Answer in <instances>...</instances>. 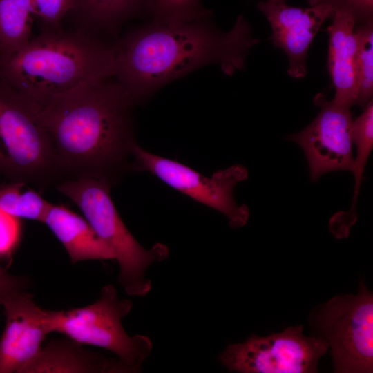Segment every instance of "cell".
<instances>
[{
	"label": "cell",
	"mask_w": 373,
	"mask_h": 373,
	"mask_svg": "<svg viewBox=\"0 0 373 373\" xmlns=\"http://www.w3.org/2000/svg\"><path fill=\"white\" fill-rule=\"evenodd\" d=\"M134 103L111 77L35 104L64 180L88 177L114 184L135 144Z\"/></svg>",
	"instance_id": "6da1fadb"
},
{
	"label": "cell",
	"mask_w": 373,
	"mask_h": 373,
	"mask_svg": "<svg viewBox=\"0 0 373 373\" xmlns=\"http://www.w3.org/2000/svg\"><path fill=\"white\" fill-rule=\"evenodd\" d=\"M258 42L242 15L227 32L204 19L179 24L154 22L115 44L114 77L136 102L208 64H218L232 75L245 68L249 49Z\"/></svg>",
	"instance_id": "7a4b0ae2"
},
{
	"label": "cell",
	"mask_w": 373,
	"mask_h": 373,
	"mask_svg": "<svg viewBox=\"0 0 373 373\" xmlns=\"http://www.w3.org/2000/svg\"><path fill=\"white\" fill-rule=\"evenodd\" d=\"M115 44L78 29L44 30L0 58V77L37 106L79 87L114 77Z\"/></svg>",
	"instance_id": "3957f363"
},
{
	"label": "cell",
	"mask_w": 373,
	"mask_h": 373,
	"mask_svg": "<svg viewBox=\"0 0 373 373\" xmlns=\"http://www.w3.org/2000/svg\"><path fill=\"white\" fill-rule=\"evenodd\" d=\"M108 182L94 178H68L55 186L75 204L99 237L113 251L119 267L118 280L129 296H144L151 289L146 271L169 256L162 243L143 247L128 229L111 199Z\"/></svg>",
	"instance_id": "277c9868"
},
{
	"label": "cell",
	"mask_w": 373,
	"mask_h": 373,
	"mask_svg": "<svg viewBox=\"0 0 373 373\" xmlns=\"http://www.w3.org/2000/svg\"><path fill=\"white\" fill-rule=\"evenodd\" d=\"M62 180L37 106L0 77V182L44 189Z\"/></svg>",
	"instance_id": "5b68a950"
},
{
	"label": "cell",
	"mask_w": 373,
	"mask_h": 373,
	"mask_svg": "<svg viewBox=\"0 0 373 373\" xmlns=\"http://www.w3.org/2000/svg\"><path fill=\"white\" fill-rule=\"evenodd\" d=\"M132 307L130 300L119 298L114 286L107 285L95 303L59 310L54 332L82 345L108 350L117 356L125 373L137 372L150 355L152 343L146 336H130L125 331L122 321Z\"/></svg>",
	"instance_id": "8992f818"
},
{
	"label": "cell",
	"mask_w": 373,
	"mask_h": 373,
	"mask_svg": "<svg viewBox=\"0 0 373 373\" xmlns=\"http://www.w3.org/2000/svg\"><path fill=\"white\" fill-rule=\"evenodd\" d=\"M310 322L330 347L335 372L373 369V295L364 282L356 294L336 296L314 309Z\"/></svg>",
	"instance_id": "52a82bcc"
},
{
	"label": "cell",
	"mask_w": 373,
	"mask_h": 373,
	"mask_svg": "<svg viewBox=\"0 0 373 373\" xmlns=\"http://www.w3.org/2000/svg\"><path fill=\"white\" fill-rule=\"evenodd\" d=\"M132 169L148 171L172 188L226 216L232 228L245 226L250 211L234 200L236 184L248 178L247 169L236 164L203 175L189 166L146 151L136 143L132 148Z\"/></svg>",
	"instance_id": "ba28073f"
},
{
	"label": "cell",
	"mask_w": 373,
	"mask_h": 373,
	"mask_svg": "<svg viewBox=\"0 0 373 373\" xmlns=\"http://www.w3.org/2000/svg\"><path fill=\"white\" fill-rule=\"evenodd\" d=\"M328 344L316 336L303 334V326H291L266 336L252 335L229 345L220 356L229 371L241 373L316 372Z\"/></svg>",
	"instance_id": "9c48e42d"
},
{
	"label": "cell",
	"mask_w": 373,
	"mask_h": 373,
	"mask_svg": "<svg viewBox=\"0 0 373 373\" xmlns=\"http://www.w3.org/2000/svg\"><path fill=\"white\" fill-rule=\"evenodd\" d=\"M320 111L304 129L287 136L303 149L309 166L310 180L337 171H352L353 119L350 108L328 100L323 93L314 98Z\"/></svg>",
	"instance_id": "30bf717a"
},
{
	"label": "cell",
	"mask_w": 373,
	"mask_h": 373,
	"mask_svg": "<svg viewBox=\"0 0 373 373\" xmlns=\"http://www.w3.org/2000/svg\"><path fill=\"white\" fill-rule=\"evenodd\" d=\"M25 290L10 293L1 305L6 325L0 338V373H22L55 332L59 310L41 308Z\"/></svg>",
	"instance_id": "8fae6325"
},
{
	"label": "cell",
	"mask_w": 373,
	"mask_h": 373,
	"mask_svg": "<svg viewBox=\"0 0 373 373\" xmlns=\"http://www.w3.org/2000/svg\"><path fill=\"white\" fill-rule=\"evenodd\" d=\"M336 6L327 0H314L312 6H291L285 1H260L258 8L269 21L273 44L287 55V73L294 78L307 75L306 60L309 46L321 25L332 17Z\"/></svg>",
	"instance_id": "7c38bea8"
},
{
	"label": "cell",
	"mask_w": 373,
	"mask_h": 373,
	"mask_svg": "<svg viewBox=\"0 0 373 373\" xmlns=\"http://www.w3.org/2000/svg\"><path fill=\"white\" fill-rule=\"evenodd\" d=\"M332 23L327 28L329 36L328 68L335 88L332 99L350 108L357 99L356 67V19L353 13L343 7H337Z\"/></svg>",
	"instance_id": "4fadbf2b"
},
{
	"label": "cell",
	"mask_w": 373,
	"mask_h": 373,
	"mask_svg": "<svg viewBox=\"0 0 373 373\" xmlns=\"http://www.w3.org/2000/svg\"><path fill=\"white\" fill-rule=\"evenodd\" d=\"M42 223L62 244L72 264L85 260H115L113 251L86 218L66 206L51 203Z\"/></svg>",
	"instance_id": "5bb4252c"
},
{
	"label": "cell",
	"mask_w": 373,
	"mask_h": 373,
	"mask_svg": "<svg viewBox=\"0 0 373 373\" xmlns=\"http://www.w3.org/2000/svg\"><path fill=\"white\" fill-rule=\"evenodd\" d=\"M124 372L118 359L86 350L70 338L50 341L22 373ZM125 373V372H124Z\"/></svg>",
	"instance_id": "9a60e30c"
},
{
	"label": "cell",
	"mask_w": 373,
	"mask_h": 373,
	"mask_svg": "<svg viewBox=\"0 0 373 373\" xmlns=\"http://www.w3.org/2000/svg\"><path fill=\"white\" fill-rule=\"evenodd\" d=\"M352 136L353 144L356 147V156L352 170L355 178L352 206L347 211H339L334 214L329 222L331 231L338 238L347 236L350 228L357 219V199L364 178L365 165L373 149L372 99L365 105L361 115L353 120Z\"/></svg>",
	"instance_id": "2e32d148"
},
{
	"label": "cell",
	"mask_w": 373,
	"mask_h": 373,
	"mask_svg": "<svg viewBox=\"0 0 373 373\" xmlns=\"http://www.w3.org/2000/svg\"><path fill=\"white\" fill-rule=\"evenodd\" d=\"M145 0H77L72 15L79 29L95 34L114 32L126 19L136 14Z\"/></svg>",
	"instance_id": "e0dca14e"
},
{
	"label": "cell",
	"mask_w": 373,
	"mask_h": 373,
	"mask_svg": "<svg viewBox=\"0 0 373 373\" xmlns=\"http://www.w3.org/2000/svg\"><path fill=\"white\" fill-rule=\"evenodd\" d=\"M35 21L32 0H0V58L15 53L30 41Z\"/></svg>",
	"instance_id": "ac0fdd59"
},
{
	"label": "cell",
	"mask_w": 373,
	"mask_h": 373,
	"mask_svg": "<svg viewBox=\"0 0 373 373\" xmlns=\"http://www.w3.org/2000/svg\"><path fill=\"white\" fill-rule=\"evenodd\" d=\"M23 182H0V210L18 219L42 222L50 205L35 189L23 191Z\"/></svg>",
	"instance_id": "d6986e66"
},
{
	"label": "cell",
	"mask_w": 373,
	"mask_h": 373,
	"mask_svg": "<svg viewBox=\"0 0 373 373\" xmlns=\"http://www.w3.org/2000/svg\"><path fill=\"white\" fill-rule=\"evenodd\" d=\"M357 99L362 107L372 99L373 94V21L370 19L355 28Z\"/></svg>",
	"instance_id": "ffe728a7"
},
{
	"label": "cell",
	"mask_w": 373,
	"mask_h": 373,
	"mask_svg": "<svg viewBox=\"0 0 373 373\" xmlns=\"http://www.w3.org/2000/svg\"><path fill=\"white\" fill-rule=\"evenodd\" d=\"M155 21L164 24H179L205 19L208 12L200 6L199 0H152Z\"/></svg>",
	"instance_id": "44dd1931"
},
{
	"label": "cell",
	"mask_w": 373,
	"mask_h": 373,
	"mask_svg": "<svg viewBox=\"0 0 373 373\" xmlns=\"http://www.w3.org/2000/svg\"><path fill=\"white\" fill-rule=\"evenodd\" d=\"M32 1L36 10V21L41 31L61 29L63 19L77 7V0Z\"/></svg>",
	"instance_id": "7402d4cb"
},
{
	"label": "cell",
	"mask_w": 373,
	"mask_h": 373,
	"mask_svg": "<svg viewBox=\"0 0 373 373\" xmlns=\"http://www.w3.org/2000/svg\"><path fill=\"white\" fill-rule=\"evenodd\" d=\"M21 233L20 219L0 210V263L11 258L19 245Z\"/></svg>",
	"instance_id": "603a6c76"
},
{
	"label": "cell",
	"mask_w": 373,
	"mask_h": 373,
	"mask_svg": "<svg viewBox=\"0 0 373 373\" xmlns=\"http://www.w3.org/2000/svg\"><path fill=\"white\" fill-rule=\"evenodd\" d=\"M336 7H343L350 10L357 23L372 19L373 0H328Z\"/></svg>",
	"instance_id": "cb8c5ba5"
},
{
	"label": "cell",
	"mask_w": 373,
	"mask_h": 373,
	"mask_svg": "<svg viewBox=\"0 0 373 373\" xmlns=\"http://www.w3.org/2000/svg\"><path fill=\"white\" fill-rule=\"evenodd\" d=\"M29 284L28 279L10 274L0 263V306L10 293L19 289H26Z\"/></svg>",
	"instance_id": "d4e9b609"
},
{
	"label": "cell",
	"mask_w": 373,
	"mask_h": 373,
	"mask_svg": "<svg viewBox=\"0 0 373 373\" xmlns=\"http://www.w3.org/2000/svg\"><path fill=\"white\" fill-rule=\"evenodd\" d=\"M269 1H274V2H277V1H284V0H267Z\"/></svg>",
	"instance_id": "484cf974"
}]
</instances>
